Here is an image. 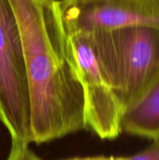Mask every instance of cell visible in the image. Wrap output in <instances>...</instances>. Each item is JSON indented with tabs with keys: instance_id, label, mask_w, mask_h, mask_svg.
<instances>
[{
	"instance_id": "obj_1",
	"label": "cell",
	"mask_w": 159,
	"mask_h": 160,
	"mask_svg": "<svg viewBox=\"0 0 159 160\" xmlns=\"http://www.w3.org/2000/svg\"><path fill=\"white\" fill-rule=\"evenodd\" d=\"M22 45L30 143L86 129L82 87L73 66L59 0H8Z\"/></svg>"
},
{
	"instance_id": "obj_2",
	"label": "cell",
	"mask_w": 159,
	"mask_h": 160,
	"mask_svg": "<svg viewBox=\"0 0 159 160\" xmlns=\"http://www.w3.org/2000/svg\"><path fill=\"white\" fill-rule=\"evenodd\" d=\"M88 35L125 112L159 76V30L129 27Z\"/></svg>"
},
{
	"instance_id": "obj_3",
	"label": "cell",
	"mask_w": 159,
	"mask_h": 160,
	"mask_svg": "<svg viewBox=\"0 0 159 160\" xmlns=\"http://www.w3.org/2000/svg\"><path fill=\"white\" fill-rule=\"evenodd\" d=\"M0 122L11 142L29 140V99L19 26L8 0H0Z\"/></svg>"
},
{
	"instance_id": "obj_4",
	"label": "cell",
	"mask_w": 159,
	"mask_h": 160,
	"mask_svg": "<svg viewBox=\"0 0 159 160\" xmlns=\"http://www.w3.org/2000/svg\"><path fill=\"white\" fill-rule=\"evenodd\" d=\"M72 62L82 87L86 129L102 140L122 132L124 108L115 94L88 34H67Z\"/></svg>"
},
{
	"instance_id": "obj_5",
	"label": "cell",
	"mask_w": 159,
	"mask_h": 160,
	"mask_svg": "<svg viewBox=\"0 0 159 160\" xmlns=\"http://www.w3.org/2000/svg\"><path fill=\"white\" fill-rule=\"evenodd\" d=\"M60 8L69 33L129 27L159 30V0H61Z\"/></svg>"
},
{
	"instance_id": "obj_6",
	"label": "cell",
	"mask_w": 159,
	"mask_h": 160,
	"mask_svg": "<svg viewBox=\"0 0 159 160\" xmlns=\"http://www.w3.org/2000/svg\"><path fill=\"white\" fill-rule=\"evenodd\" d=\"M122 131L156 140L159 138V76L122 118Z\"/></svg>"
},
{
	"instance_id": "obj_7",
	"label": "cell",
	"mask_w": 159,
	"mask_h": 160,
	"mask_svg": "<svg viewBox=\"0 0 159 160\" xmlns=\"http://www.w3.org/2000/svg\"><path fill=\"white\" fill-rule=\"evenodd\" d=\"M6 160H41L29 147V143L11 142V148Z\"/></svg>"
},
{
	"instance_id": "obj_8",
	"label": "cell",
	"mask_w": 159,
	"mask_h": 160,
	"mask_svg": "<svg viewBox=\"0 0 159 160\" xmlns=\"http://www.w3.org/2000/svg\"><path fill=\"white\" fill-rule=\"evenodd\" d=\"M126 160H159V138L154 140V142L143 151L127 157Z\"/></svg>"
},
{
	"instance_id": "obj_9",
	"label": "cell",
	"mask_w": 159,
	"mask_h": 160,
	"mask_svg": "<svg viewBox=\"0 0 159 160\" xmlns=\"http://www.w3.org/2000/svg\"><path fill=\"white\" fill-rule=\"evenodd\" d=\"M127 157H106V156H97V157H84V158H72L62 160H126Z\"/></svg>"
}]
</instances>
